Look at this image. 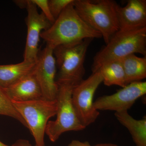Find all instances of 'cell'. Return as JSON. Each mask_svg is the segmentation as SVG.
Wrapping results in <instances>:
<instances>
[{
    "instance_id": "obj_21",
    "label": "cell",
    "mask_w": 146,
    "mask_h": 146,
    "mask_svg": "<svg viewBox=\"0 0 146 146\" xmlns=\"http://www.w3.org/2000/svg\"><path fill=\"white\" fill-rule=\"evenodd\" d=\"M12 145L13 146H33L29 143L28 141L23 140V139L18 140Z\"/></svg>"
},
{
    "instance_id": "obj_15",
    "label": "cell",
    "mask_w": 146,
    "mask_h": 146,
    "mask_svg": "<svg viewBox=\"0 0 146 146\" xmlns=\"http://www.w3.org/2000/svg\"><path fill=\"white\" fill-rule=\"evenodd\" d=\"M125 73L127 84L142 81L146 77V56L131 54L120 59Z\"/></svg>"
},
{
    "instance_id": "obj_1",
    "label": "cell",
    "mask_w": 146,
    "mask_h": 146,
    "mask_svg": "<svg viewBox=\"0 0 146 146\" xmlns=\"http://www.w3.org/2000/svg\"><path fill=\"white\" fill-rule=\"evenodd\" d=\"M73 2L64 9L50 28L40 35L46 45L53 49L58 46L79 43L87 38H102L100 33L82 19Z\"/></svg>"
},
{
    "instance_id": "obj_3",
    "label": "cell",
    "mask_w": 146,
    "mask_h": 146,
    "mask_svg": "<svg viewBox=\"0 0 146 146\" xmlns=\"http://www.w3.org/2000/svg\"><path fill=\"white\" fill-rule=\"evenodd\" d=\"M136 53L146 56V27L129 31L119 30L96 54L92 65V73L97 72L105 63Z\"/></svg>"
},
{
    "instance_id": "obj_22",
    "label": "cell",
    "mask_w": 146,
    "mask_h": 146,
    "mask_svg": "<svg viewBox=\"0 0 146 146\" xmlns=\"http://www.w3.org/2000/svg\"><path fill=\"white\" fill-rule=\"evenodd\" d=\"M94 146H119L115 144L111 143H101L99 144Z\"/></svg>"
},
{
    "instance_id": "obj_12",
    "label": "cell",
    "mask_w": 146,
    "mask_h": 146,
    "mask_svg": "<svg viewBox=\"0 0 146 146\" xmlns=\"http://www.w3.org/2000/svg\"><path fill=\"white\" fill-rule=\"evenodd\" d=\"M4 89L11 102L43 99L41 88L33 72L13 86Z\"/></svg>"
},
{
    "instance_id": "obj_11",
    "label": "cell",
    "mask_w": 146,
    "mask_h": 146,
    "mask_svg": "<svg viewBox=\"0 0 146 146\" xmlns=\"http://www.w3.org/2000/svg\"><path fill=\"white\" fill-rule=\"evenodd\" d=\"M119 30L129 31L146 27V0H129L125 6H116Z\"/></svg>"
},
{
    "instance_id": "obj_2",
    "label": "cell",
    "mask_w": 146,
    "mask_h": 146,
    "mask_svg": "<svg viewBox=\"0 0 146 146\" xmlns=\"http://www.w3.org/2000/svg\"><path fill=\"white\" fill-rule=\"evenodd\" d=\"M73 4L82 19L100 33L106 44L119 30L115 1L74 0Z\"/></svg>"
},
{
    "instance_id": "obj_5",
    "label": "cell",
    "mask_w": 146,
    "mask_h": 146,
    "mask_svg": "<svg viewBox=\"0 0 146 146\" xmlns=\"http://www.w3.org/2000/svg\"><path fill=\"white\" fill-rule=\"evenodd\" d=\"M58 86L56 118L54 121L48 122L45 131V133L52 142L57 141L65 132L79 131L86 128L79 119L73 106L72 94L75 86L68 84Z\"/></svg>"
},
{
    "instance_id": "obj_8",
    "label": "cell",
    "mask_w": 146,
    "mask_h": 146,
    "mask_svg": "<svg viewBox=\"0 0 146 146\" xmlns=\"http://www.w3.org/2000/svg\"><path fill=\"white\" fill-rule=\"evenodd\" d=\"M146 94V82H135L127 84L115 94L99 97L94 102V106L98 111H128L138 98Z\"/></svg>"
},
{
    "instance_id": "obj_16",
    "label": "cell",
    "mask_w": 146,
    "mask_h": 146,
    "mask_svg": "<svg viewBox=\"0 0 146 146\" xmlns=\"http://www.w3.org/2000/svg\"><path fill=\"white\" fill-rule=\"evenodd\" d=\"M97 71L100 73L103 82L106 86L117 85L123 88L127 85L125 73L120 60L105 63Z\"/></svg>"
},
{
    "instance_id": "obj_9",
    "label": "cell",
    "mask_w": 146,
    "mask_h": 146,
    "mask_svg": "<svg viewBox=\"0 0 146 146\" xmlns=\"http://www.w3.org/2000/svg\"><path fill=\"white\" fill-rule=\"evenodd\" d=\"M53 49L46 45L38 54L33 73L42 91L43 99L56 100L58 86L55 79L56 66Z\"/></svg>"
},
{
    "instance_id": "obj_10",
    "label": "cell",
    "mask_w": 146,
    "mask_h": 146,
    "mask_svg": "<svg viewBox=\"0 0 146 146\" xmlns=\"http://www.w3.org/2000/svg\"><path fill=\"white\" fill-rule=\"evenodd\" d=\"M27 11L26 43L24 60H36L39 54V44L41 33L50 28L52 24L43 13H39L37 6L31 0L25 1Z\"/></svg>"
},
{
    "instance_id": "obj_13",
    "label": "cell",
    "mask_w": 146,
    "mask_h": 146,
    "mask_svg": "<svg viewBox=\"0 0 146 146\" xmlns=\"http://www.w3.org/2000/svg\"><path fill=\"white\" fill-rule=\"evenodd\" d=\"M36 61L24 60L17 64L0 65V87L7 89L32 74Z\"/></svg>"
},
{
    "instance_id": "obj_20",
    "label": "cell",
    "mask_w": 146,
    "mask_h": 146,
    "mask_svg": "<svg viewBox=\"0 0 146 146\" xmlns=\"http://www.w3.org/2000/svg\"><path fill=\"white\" fill-rule=\"evenodd\" d=\"M68 146H92L87 141L81 142L78 140H73Z\"/></svg>"
},
{
    "instance_id": "obj_14",
    "label": "cell",
    "mask_w": 146,
    "mask_h": 146,
    "mask_svg": "<svg viewBox=\"0 0 146 146\" xmlns=\"http://www.w3.org/2000/svg\"><path fill=\"white\" fill-rule=\"evenodd\" d=\"M115 117L121 124L126 128L136 146H146V118L137 120L128 111L115 112Z\"/></svg>"
},
{
    "instance_id": "obj_6",
    "label": "cell",
    "mask_w": 146,
    "mask_h": 146,
    "mask_svg": "<svg viewBox=\"0 0 146 146\" xmlns=\"http://www.w3.org/2000/svg\"><path fill=\"white\" fill-rule=\"evenodd\" d=\"M27 123L34 137L36 146H44V134L50 118L56 115V100L44 99L27 102H11Z\"/></svg>"
},
{
    "instance_id": "obj_23",
    "label": "cell",
    "mask_w": 146,
    "mask_h": 146,
    "mask_svg": "<svg viewBox=\"0 0 146 146\" xmlns=\"http://www.w3.org/2000/svg\"><path fill=\"white\" fill-rule=\"evenodd\" d=\"M0 146H9L8 145H5V144H4L3 143H2L1 141H0Z\"/></svg>"
},
{
    "instance_id": "obj_17",
    "label": "cell",
    "mask_w": 146,
    "mask_h": 146,
    "mask_svg": "<svg viewBox=\"0 0 146 146\" xmlns=\"http://www.w3.org/2000/svg\"><path fill=\"white\" fill-rule=\"evenodd\" d=\"M0 115L8 116L18 120L27 127V123L13 106L4 89L0 87Z\"/></svg>"
},
{
    "instance_id": "obj_19",
    "label": "cell",
    "mask_w": 146,
    "mask_h": 146,
    "mask_svg": "<svg viewBox=\"0 0 146 146\" xmlns=\"http://www.w3.org/2000/svg\"><path fill=\"white\" fill-rule=\"evenodd\" d=\"M35 4L41 9L42 13L45 15L46 18L52 25L55 21L50 11L48 5V0H31Z\"/></svg>"
},
{
    "instance_id": "obj_18",
    "label": "cell",
    "mask_w": 146,
    "mask_h": 146,
    "mask_svg": "<svg viewBox=\"0 0 146 146\" xmlns=\"http://www.w3.org/2000/svg\"><path fill=\"white\" fill-rule=\"evenodd\" d=\"M74 0H49L48 5L50 11L53 18L56 19L68 5Z\"/></svg>"
},
{
    "instance_id": "obj_4",
    "label": "cell",
    "mask_w": 146,
    "mask_h": 146,
    "mask_svg": "<svg viewBox=\"0 0 146 146\" xmlns=\"http://www.w3.org/2000/svg\"><path fill=\"white\" fill-rule=\"evenodd\" d=\"M93 39L87 38L73 44L58 46L53 50L58 69L56 83L76 86L83 80L87 49Z\"/></svg>"
},
{
    "instance_id": "obj_7",
    "label": "cell",
    "mask_w": 146,
    "mask_h": 146,
    "mask_svg": "<svg viewBox=\"0 0 146 146\" xmlns=\"http://www.w3.org/2000/svg\"><path fill=\"white\" fill-rule=\"evenodd\" d=\"M102 82L101 74L97 71L83 80L73 89V106L79 119L85 127L95 122L99 116V112L94 106V98L95 92Z\"/></svg>"
}]
</instances>
